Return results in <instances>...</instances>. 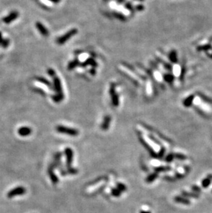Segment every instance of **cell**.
Here are the masks:
<instances>
[{
    "label": "cell",
    "instance_id": "cell-1",
    "mask_svg": "<svg viewBox=\"0 0 212 213\" xmlns=\"http://www.w3.org/2000/svg\"><path fill=\"white\" fill-rule=\"evenodd\" d=\"M53 78V81H54V88L55 90L57 91V94L55 96L52 97V99L55 101V102H60L61 100L63 98V94L62 93V88H61V83L60 79L58 78V77L56 76L55 74L53 76H52Z\"/></svg>",
    "mask_w": 212,
    "mask_h": 213
},
{
    "label": "cell",
    "instance_id": "cell-2",
    "mask_svg": "<svg viewBox=\"0 0 212 213\" xmlns=\"http://www.w3.org/2000/svg\"><path fill=\"white\" fill-rule=\"evenodd\" d=\"M56 130H57V132H59V133L68 134V135L70 136H77L79 133V131H78L77 129L68 128V127H66L64 126V125H57V126L56 127Z\"/></svg>",
    "mask_w": 212,
    "mask_h": 213
},
{
    "label": "cell",
    "instance_id": "cell-3",
    "mask_svg": "<svg viewBox=\"0 0 212 213\" xmlns=\"http://www.w3.org/2000/svg\"><path fill=\"white\" fill-rule=\"evenodd\" d=\"M26 193V187L23 186H17L14 188H12L9 192H8L6 196L9 199H12V198L14 197L17 196H21L23 194H25Z\"/></svg>",
    "mask_w": 212,
    "mask_h": 213
},
{
    "label": "cell",
    "instance_id": "cell-4",
    "mask_svg": "<svg viewBox=\"0 0 212 213\" xmlns=\"http://www.w3.org/2000/svg\"><path fill=\"white\" fill-rule=\"evenodd\" d=\"M77 30H75V29H72V30H70V31L67 32V33H66L65 34H63V36H61V37H60L57 40V43H58V44H60V45H62V44H64V43L66 42V41H68V39H70V38L72 37L73 35H75V34L77 33Z\"/></svg>",
    "mask_w": 212,
    "mask_h": 213
},
{
    "label": "cell",
    "instance_id": "cell-5",
    "mask_svg": "<svg viewBox=\"0 0 212 213\" xmlns=\"http://www.w3.org/2000/svg\"><path fill=\"white\" fill-rule=\"evenodd\" d=\"M54 170H55V168H54L53 165L50 163L48 168V176L53 184H57V183H59V178H58V176L56 175V174L54 172Z\"/></svg>",
    "mask_w": 212,
    "mask_h": 213
},
{
    "label": "cell",
    "instance_id": "cell-6",
    "mask_svg": "<svg viewBox=\"0 0 212 213\" xmlns=\"http://www.w3.org/2000/svg\"><path fill=\"white\" fill-rule=\"evenodd\" d=\"M65 154L66 157V166L68 168L71 167L72 161H73L74 152L70 148H66L65 149Z\"/></svg>",
    "mask_w": 212,
    "mask_h": 213
},
{
    "label": "cell",
    "instance_id": "cell-7",
    "mask_svg": "<svg viewBox=\"0 0 212 213\" xmlns=\"http://www.w3.org/2000/svg\"><path fill=\"white\" fill-rule=\"evenodd\" d=\"M18 17H19V13H18L17 12H16V11L12 12H10L8 15H7L6 17H5L4 18H3V21L5 23L8 24V23H10L13 21H14V20L17 19Z\"/></svg>",
    "mask_w": 212,
    "mask_h": 213
},
{
    "label": "cell",
    "instance_id": "cell-8",
    "mask_svg": "<svg viewBox=\"0 0 212 213\" xmlns=\"http://www.w3.org/2000/svg\"><path fill=\"white\" fill-rule=\"evenodd\" d=\"M32 128L27 126L21 127V128H19L17 130L18 134L21 136H27L30 135V134H32Z\"/></svg>",
    "mask_w": 212,
    "mask_h": 213
},
{
    "label": "cell",
    "instance_id": "cell-9",
    "mask_svg": "<svg viewBox=\"0 0 212 213\" xmlns=\"http://www.w3.org/2000/svg\"><path fill=\"white\" fill-rule=\"evenodd\" d=\"M36 27H37V30H39V32H40V33L42 34L43 36H45V37L48 36V34H49L48 30L46 28V27H45V26H43V25L41 22H39V21H38V22L36 23Z\"/></svg>",
    "mask_w": 212,
    "mask_h": 213
},
{
    "label": "cell",
    "instance_id": "cell-10",
    "mask_svg": "<svg viewBox=\"0 0 212 213\" xmlns=\"http://www.w3.org/2000/svg\"><path fill=\"white\" fill-rule=\"evenodd\" d=\"M139 140H140V141L141 142V143H142V144L145 147V148L147 149H148V150L149 151V152H150V154H151L152 156H154V157H156V156H158V155H156V154L155 152H154V151L152 150V148H150V145H148V143H147V142L145 141V140L143 139V138L141 136H139Z\"/></svg>",
    "mask_w": 212,
    "mask_h": 213
},
{
    "label": "cell",
    "instance_id": "cell-11",
    "mask_svg": "<svg viewBox=\"0 0 212 213\" xmlns=\"http://www.w3.org/2000/svg\"><path fill=\"white\" fill-rule=\"evenodd\" d=\"M78 173V170L76 168H68V170H61V174H62L63 176L66 175L67 174H75Z\"/></svg>",
    "mask_w": 212,
    "mask_h": 213
},
{
    "label": "cell",
    "instance_id": "cell-12",
    "mask_svg": "<svg viewBox=\"0 0 212 213\" xmlns=\"http://www.w3.org/2000/svg\"><path fill=\"white\" fill-rule=\"evenodd\" d=\"M174 201L176 202H177V203H182V204H184V205H189L190 204L189 200L186 199V198L182 197V196H175Z\"/></svg>",
    "mask_w": 212,
    "mask_h": 213
},
{
    "label": "cell",
    "instance_id": "cell-13",
    "mask_svg": "<svg viewBox=\"0 0 212 213\" xmlns=\"http://www.w3.org/2000/svg\"><path fill=\"white\" fill-rule=\"evenodd\" d=\"M110 121H111V118H110V116H106V117L105 118V120H104V121H103L102 125H101V128L104 130H108V128H109Z\"/></svg>",
    "mask_w": 212,
    "mask_h": 213
},
{
    "label": "cell",
    "instance_id": "cell-14",
    "mask_svg": "<svg viewBox=\"0 0 212 213\" xmlns=\"http://www.w3.org/2000/svg\"><path fill=\"white\" fill-rule=\"evenodd\" d=\"M37 80L38 81H39L40 83H43V84L46 85L47 86H48L49 88H51V87H52L51 83H50V81H48V80H47L46 78L42 77H38L37 78Z\"/></svg>",
    "mask_w": 212,
    "mask_h": 213
},
{
    "label": "cell",
    "instance_id": "cell-15",
    "mask_svg": "<svg viewBox=\"0 0 212 213\" xmlns=\"http://www.w3.org/2000/svg\"><path fill=\"white\" fill-rule=\"evenodd\" d=\"M182 195L185 197H191V198H197L199 197V194H198L196 192H183L182 193Z\"/></svg>",
    "mask_w": 212,
    "mask_h": 213
},
{
    "label": "cell",
    "instance_id": "cell-16",
    "mask_svg": "<svg viewBox=\"0 0 212 213\" xmlns=\"http://www.w3.org/2000/svg\"><path fill=\"white\" fill-rule=\"evenodd\" d=\"M158 176V175L157 172H154V173L150 174V175H149L148 177H147L146 182H148V183H152V182H153L156 179Z\"/></svg>",
    "mask_w": 212,
    "mask_h": 213
},
{
    "label": "cell",
    "instance_id": "cell-17",
    "mask_svg": "<svg viewBox=\"0 0 212 213\" xmlns=\"http://www.w3.org/2000/svg\"><path fill=\"white\" fill-rule=\"evenodd\" d=\"M170 170H171V167H169V166H161V167H157V168H154V170L156 172H167V171H169Z\"/></svg>",
    "mask_w": 212,
    "mask_h": 213
},
{
    "label": "cell",
    "instance_id": "cell-18",
    "mask_svg": "<svg viewBox=\"0 0 212 213\" xmlns=\"http://www.w3.org/2000/svg\"><path fill=\"white\" fill-rule=\"evenodd\" d=\"M211 182V180L210 179L209 177L205 178V179H204L202 181V187H207L210 185Z\"/></svg>",
    "mask_w": 212,
    "mask_h": 213
},
{
    "label": "cell",
    "instance_id": "cell-19",
    "mask_svg": "<svg viewBox=\"0 0 212 213\" xmlns=\"http://www.w3.org/2000/svg\"><path fill=\"white\" fill-rule=\"evenodd\" d=\"M117 188L119 189V190H120L121 192H122V191H123V192H124V191L127 190L126 185H125V184H123V183H118L117 184Z\"/></svg>",
    "mask_w": 212,
    "mask_h": 213
},
{
    "label": "cell",
    "instance_id": "cell-20",
    "mask_svg": "<svg viewBox=\"0 0 212 213\" xmlns=\"http://www.w3.org/2000/svg\"><path fill=\"white\" fill-rule=\"evenodd\" d=\"M121 192L118 188H113L112 190V194L114 196H119L121 195Z\"/></svg>",
    "mask_w": 212,
    "mask_h": 213
},
{
    "label": "cell",
    "instance_id": "cell-21",
    "mask_svg": "<svg viewBox=\"0 0 212 213\" xmlns=\"http://www.w3.org/2000/svg\"><path fill=\"white\" fill-rule=\"evenodd\" d=\"M174 157L176 159H178L179 160H185L187 159V156L184 154H180V153H174Z\"/></svg>",
    "mask_w": 212,
    "mask_h": 213
},
{
    "label": "cell",
    "instance_id": "cell-22",
    "mask_svg": "<svg viewBox=\"0 0 212 213\" xmlns=\"http://www.w3.org/2000/svg\"><path fill=\"white\" fill-rule=\"evenodd\" d=\"M174 158V153H170L166 156L165 161H167V162H171L172 160H173Z\"/></svg>",
    "mask_w": 212,
    "mask_h": 213
},
{
    "label": "cell",
    "instance_id": "cell-23",
    "mask_svg": "<svg viewBox=\"0 0 212 213\" xmlns=\"http://www.w3.org/2000/svg\"><path fill=\"white\" fill-rule=\"evenodd\" d=\"M61 155H62V154H61V152H57V153H55V155H54V159L60 160Z\"/></svg>",
    "mask_w": 212,
    "mask_h": 213
},
{
    "label": "cell",
    "instance_id": "cell-24",
    "mask_svg": "<svg viewBox=\"0 0 212 213\" xmlns=\"http://www.w3.org/2000/svg\"><path fill=\"white\" fill-rule=\"evenodd\" d=\"M192 190L194 191L196 193H198V192H200L201 191L200 187L196 186V185H193V186H192Z\"/></svg>",
    "mask_w": 212,
    "mask_h": 213
},
{
    "label": "cell",
    "instance_id": "cell-25",
    "mask_svg": "<svg viewBox=\"0 0 212 213\" xmlns=\"http://www.w3.org/2000/svg\"><path fill=\"white\" fill-rule=\"evenodd\" d=\"M1 45H2L3 47H4V48H6V47L8 46L9 45V41L8 39H3V41H2Z\"/></svg>",
    "mask_w": 212,
    "mask_h": 213
},
{
    "label": "cell",
    "instance_id": "cell-26",
    "mask_svg": "<svg viewBox=\"0 0 212 213\" xmlns=\"http://www.w3.org/2000/svg\"><path fill=\"white\" fill-rule=\"evenodd\" d=\"M164 153H165V148L164 147H163V148H161L160 152H159L158 154V157H159V158L163 157L164 155Z\"/></svg>",
    "mask_w": 212,
    "mask_h": 213
},
{
    "label": "cell",
    "instance_id": "cell-27",
    "mask_svg": "<svg viewBox=\"0 0 212 213\" xmlns=\"http://www.w3.org/2000/svg\"><path fill=\"white\" fill-rule=\"evenodd\" d=\"M3 41V39L2 37V34H1V32H0V44H1V43H2Z\"/></svg>",
    "mask_w": 212,
    "mask_h": 213
},
{
    "label": "cell",
    "instance_id": "cell-28",
    "mask_svg": "<svg viewBox=\"0 0 212 213\" xmlns=\"http://www.w3.org/2000/svg\"><path fill=\"white\" fill-rule=\"evenodd\" d=\"M49 1H52V2H53V3H59V2H60V1H61V0H49Z\"/></svg>",
    "mask_w": 212,
    "mask_h": 213
},
{
    "label": "cell",
    "instance_id": "cell-29",
    "mask_svg": "<svg viewBox=\"0 0 212 213\" xmlns=\"http://www.w3.org/2000/svg\"><path fill=\"white\" fill-rule=\"evenodd\" d=\"M140 213H151L150 212H148V211H145V210H142L141 211Z\"/></svg>",
    "mask_w": 212,
    "mask_h": 213
},
{
    "label": "cell",
    "instance_id": "cell-30",
    "mask_svg": "<svg viewBox=\"0 0 212 213\" xmlns=\"http://www.w3.org/2000/svg\"><path fill=\"white\" fill-rule=\"evenodd\" d=\"M208 177H209L211 180H212V175H211V174H209V175H208Z\"/></svg>",
    "mask_w": 212,
    "mask_h": 213
}]
</instances>
